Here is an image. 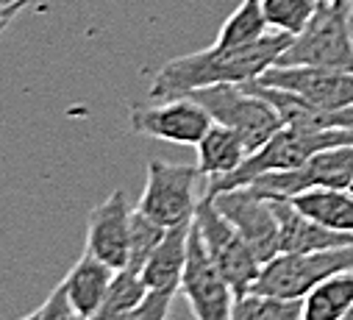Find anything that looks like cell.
Masks as SVG:
<instances>
[{
    "label": "cell",
    "mask_w": 353,
    "mask_h": 320,
    "mask_svg": "<svg viewBox=\"0 0 353 320\" xmlns=\"http://www.w3.org/2000/svg\"><path fill=\"white\" fill-rule=\"evenodd\" d=\"M353 309V268L317 284L301 301V320H345Z\"/></svg>",
    "instance_id": "ac0fdd59"
},
{
    "label": "cell",
    "mask_w": 353,
    "mask_h": 320,
    "mask_svg": "<svg viewBox=\"0 0 353 320\" xmlns=\"http://www.w3.org/2000/svg\"><path fill=\"white\" fill-rule=\"evenodd\" d=\"M145 298H148V287H145L142 276L131 273V270H117L109 284V292L92 320H120L128 312H134Z\"/></svg>",
    "instance_id": "ffe728a7"
},
{
    "label": "cell",
    "mask_w": 353,
    "mask_h": 320,
    "mask_svg": "<svg viewBox=\"0 0 353 320\" xmlns=\"http://www.w3.org/2000/svg\"><path fill=\"white\" fill-rule=\"evenodd\" d=\"M20 320H37V312H31V314H26V317H20Z\"/></svg>",
    "instance_id": "f1b7e54d"
},
{
    "label": "cell",
    "mask_w": 353,
    "mask_h": 320,
    "mask_svg": "<svg viewBox=\"0 0 353 320\" xmlns=\"http://www.w3.org/2000/svg\"><path fill=\"white\" fill-rule=\"evenodd\" d=\"M353 184V145H339L314 153L309 162L287 173H268L248 184L264 198L292 201L309 190H350Z\"/></svg>",
    "instance_id": "ba28073f"
},
{
    "label": "cell",
    "mask_w": 353,
    "mask_h": 320,
    "mask_svg": "<svg viewBox=\"0 0 353 320\" xmlns=\"http://www.w3.org/2000/svg\"><path fill=\"white\" fill-rule=\"evenodd\" d=\"M292 206L325 228L353 234V190H309L295 195Z\"/></svg>",
    "instance_id": "e0dca14e"
},
{
    "label": "cell",
    "mask_w": 353,
    "mask_h": 320,
    "mask_svg": "<svg viewBox=\"0 0 353 320\" xmlns=\"http://www.w3.org/2000/svg\"><path fill=\"white\" fill-rule=\"evenodd\" d=\"M231 320H301V301H281L270 295L248 292L236 298Z\"/></svg>",
    "instance_id": "7402d4cb"
},
{
    "label": "cell",
    "mask_w": 353,
    "mask_h": 320,
    "mask_svg": "<svg viewBox=\"0 0 353 320\" xmlns=\"http://www.w3.org/2000/svg\"><path fill=\"white\" fill-rule=\"evenodd\" d=\"M268 26L279 34L298 37L317 12V0H261Z\"/></svg>",
    "instance_id": "44dd1931"
},
{
    "label": "cell",
    "mask_w": 353,
    "mask_h": 320,
    "mask_svg": "<svg viewBox=\"0 0 353 320\" xmlns=\"http://www.w3.org/2000/svg\"><path fill=\"white\" fill-rule=\"evenodd\" d=\"M198 150V170L201 176L214 184L231 173H236L242 168V162L250 156L248 145L242 142V137L220 123H212V128L203 134V139L195 145Z\"/></svg>",
    "instance_id": "2e32d148"
},
{
    "label": "cell",
    "mask_w": 353,
    "mask_h": 320,
    "mask_svg": "<svg viewBox=\"0 0 353 320\" xmlns=\"http://www.w3.org/2000/svg\"><path fill=\"white\" fill-rule=\"evenodd\" d=\"M20 14V9H3L0 6V34H3L9 26H12V20Z\"/></svg>",
    "instance_id": "484cf974"
},
{
    "label": "cell",
    "mask_w": 353,
    "mask_h": 320,
    "mask_svg": "<svg viewBox=\"0 0 353 320\" xmlns=\"http://www.w3.org/2000/svg\"><path fill=\"white\" fill-rule=\"evenodd\" d=\"M175 290H161V292H148V298L134 309L128 312L125 317L120 320H167L170 317V309H172V301H175Z\"/></svg>",
    "instance_id": "cb8c5ba5"
},
{
    "label": "cell",
    "mask_w": 353,
    "mask_h": 320,
    "mask_svg": "<svg viewBox=\"0 0 353 320\" xmlns=\"http://www.w3.org/2000/svg\"><path fill=\"white\" fill-rule=\"evenodd\" d=\"M190 234H192V223L167 228V234L159 243V248L153 251L148 265L139 270L148 292H161V290H175V292H179L181 276H184V268H187Z\"/></svg>",
    "instance_id": "5bb4252c"
},
{
    "label": "cell",
    "mask_w": 353,
    "mask_h": 320,
    "mask_svg": "<svg viewBox=\"0 0 353 320\" xmlns=\"http://www.w3.org/2000/svg\"><path fill=\"white\" fill-rule=\"evenodd\" d=\"M350 48H353V12H350Z\"/></svg>",
    "instance_id": "83f0119b"
},
{
    "label": "cell",
    "mask_w": 353,
    "mask_h": 320,
    "mask_svg": "<svg viewBox=\"0 0 353 320\" xmlns=\"http://www.w3.org/2000/svg\"><path fill=\"white\" fill-rule=\"evenodd\" d=\"M131 214L128 198L123 190H114L101 201L86 220V254L98 257L114 270L128 268V243H131Z\"/></svg>",
    "instance_id": "4fadbf2b"
},
{
    "label": "cell",
    "mask_w": 353,
    "mask_h": 320,
    "mask_svg": "<svg viewBox=\"0 0 353 320\" xmlns=\"http://www.w3.org/2000/svg\"><path fill=\"white\" fill-rule=\"evenodd\" d=\"M212 198L220 214L228 217L236 226V231L248 239V246L253 248L261 265H268L281 254V226L270 198L259 195L250 187L214 192Z\"/></svg>",
    "instance_id": "9c48e42d"
},
{
    "label": "cell",
    "mask_w": 353,
    "mask_h": 320,
    "mask_svg": "<svg viewBox=\"0 0 353 320\" xmlns=\"http://www.w3.org/2000/svg\"><path fill=\"white\" fill-rule=\"evenodd\" d=\"M128 123L137 134L170 145H198L212 128V114L190 95L159 101L156 106H131Z\"/></svg>",
    "instance_id": "8fae6325"
},
{
    "label": "cell",
    "mask_w": 353,
    "mask_h": 320,
    "mask_svg": "<svg viewBox=\"0 0 353 320\" xmlns=\"http://www.w3.org/2000/svg\"><path fill=\"white\" fill-rule=\"evenodd\" d=\"M179 292L187 301L195 320H231L236 295H234L231 284L223 279V273L214 268V262L209 259L195 223H192V234H190L187 268H184Z\"/></svg>",
    "instance_id": "30bf717a"
},
{
    "label": "cell",
    "mask_w": 353,
    "mask_h": 320,
    "mask_svg": "<svg viewBox=\"0 0 353 320\" xmlns=\"http://www.w3.org/2000/svg\"><path fill=\"white\" fill-rule=\"evenodd\" d=\"M164 234H167L164 226H159L156 220H150L148 214L134 209V214H131V243H128V268L125 270L139 273L148 265V259L153 257V251L159 248Z\"/></svg>",
    "instance_id": "603a6c76"
},
{
    "label": "cell",
    "mask_w": 353,
    "mask_h": 320,
    "mask_svg": "<svg viewBox=\"0 0 353 320\" xmlns=\"http://www.w3.org/2000/svg\"><path fill=\"white\" fill-rule=\"evenodd\" d=\"M28 3H31V0H0V6H3V9H20V12H23Z\"/></svg>",
    "instance_id": "4316f807"
},
{
    "label": "cell",
    "mask_w": 353,
    "mask_h": 320,
    "mask_svg": "<svg viewBox=\"0 0 353 320\" xmlns=\"http://www.w3.org/2000/svg\"><path fill=\"white\" fill-rule=\"evenodd\" d=\"M114 273H117L114 268H109L106 262H101L98 257L86 254V251L72 265V270L67 273V279L61 284H64L67 298H70V303L81 320H92L98 314Z\"/></svg>",
    "instance_id": "9a60e30c"
},
{
    "label": "cell",
    "mask_w": 353,
    "mask_h": 320,
    "mask_svg": "<svg viewBox=\"0 0 353 320\" xmlns=\"http://www.w3.org/2000/svg\"><path fill=\"white\" fill-rule=\"evenodd\" d=\"M270 31L268 17H264L261 0H242V3L228 14V20L223 23L214 45L217 48H242V45H253L259 39H264Z\"/></svg>",
    "instance_id": "d6986e66"
},
{
    "label": "cell",
    "mask_w": 353,
    "mask_h": 320,
    "mask_svg": "<svg viewBox=\"0 0 353 320\" xmlns=\"http://www.w3.org/2000/svg\"><path fill=\"white\" fill-rule=\"evenodd\" d=\"M350 190H353V184H350Z\"/></svg>",
    "instance_id": "4dcf8cb0"
},
{
    "label": "cell",
    "mask_w": 353,
    "mask_h": 320,
    "mask_svg": "<svg viewBox=\"0 0 353 320\" xmlns=\"http://www.w3.org/2000/svg\"><path fill=\"white\" fill-rule=\"evenodd\" d=\"M339 145H353V131H301V128L284 126L259 150H253L236 173L209 184V195L236 190V187H248V184H253L256 179L268 176V173L295 170L303 162H309L314 153L328 150V148H339Z\"/></svg>",
    "instance_id": "7a4b0ae2"
},
{
    "label": "cell",
    "mask_w": 353,
    "mask_h": 320,
    "mask_svg": "<svg viewBox=\"0 0 353 320\" xmlns=\"http://www.w3.org/2000/svg\"><path fill=\"white\" fill-rule=\"evenodd\" d=\"M350 268H353V246L312 251V254H279L268 265H261V273L250 292L281 301H303L317 284Z\"/></svg>",
    "instance_id": "5b68a950"
},
{
    "label": "cell",
    "mask_w": 353,
    "mask_h": 320,
    "mask_svg": "<svg viewBox=\"0 0 353 320\" xmlns=\"http://www.w3.org/2000/svg\"><path fill=\"white\" fill-rule=\"evenodd\" d=\"M350 12V0L317 3V12L309 20V26L281 53L279 67H328L353 72Z\"/></svg>",
    "instance_id": "3957f363"
},
{
    "label": "cell",
    "mask_w": 353,
    "mask_h": 320,
    "mask_svg": "<svg viewBox=\"0 0 353 320\" xmlns=\"http://www.w3.org/2000/svg\"><path fill=\"white\" fill-rule=\"evenodd\" d=\"M192 223L203 239L209 259L223 273V279L231 284L234 295L236 298L248 295L261 273V262L253 254V248L248 246V239L236 231V226L220 214V209L214 206V198L209 192H206V198H201Z\"/></svg>",
    "instance_id": "277c9868"
},
{
    "label": "cell",
    "mask_w": 353,
    "mask_h": 320,
    "mask_svg": "<svg viewBox=\"0 0 353 320\" xmlns=\"http://www.w3.org/2000/svg\"><path fill=\"white\" fill-rule=\"evenodd\" d=\"M256 81L295 92L298 98L323 106V109H347L353 106V72L328 70V67H279L273 64Z\"/></svg>",
    "instance_id": "7c38bea8"
},
{
    "label": "cell",
    "mask_w": 353,
    "mask_h": 320,
    "mask_svg": "<svg viewBox=\"0 0 353 320\" xmlns=\"http://www.w3.org/2000/svg\"><path fill=\"white\" fill-rule=\"evenodd\" d=\"M295 37L290 34H268L264 39L242 48H206L198 53H187L179 59H170L159 67L150 84L153 101H170L184 98L206 87L217 84H248L268 72L273 64H279L281 53L290 48Z\"/></svg>",
    "instance_id": "6da1fadb"
},
{
    "label": "cell",
    "mask_w": 353,
    "mask_h": 320,
    "mask_svg": "<svg viewBox=\"0 0 353 320\" xmlns=\"http://www.w3.org/2000/svg\"><path fill=\"white\" fill-rule=\"evenodd\" d=\"M317 3H331V0H317Z\"/></svg>",
    "instance_id": "f546056e"
},
{
    "label": "cell",
    "mask_w": 353,
    "mask_h": 320,
    "mask_svg": "<svg viewBox=\"0 0 353 320\" xmlns=\"http://www.w3.org/2000/svg\"><path fill=\"white\" fill-rule=\"evenodd\" d=\"M350 3H353V0H350Z\"/></svg>",
    "instance_id": "1f68e13d"
},
{
    "label": "cell",
    "mask_w": 353,
    "mask_h": 320,
    "mask_svg": "<svg viewBox=\"0 0 353 320\" xmlns=\"http://www.w3.org/2000/svg\"><path fill=\"white\" fill-rule=\"evenodd\" d=\"M198 165H172L153 159L148 162L145 173V190L139 195L137 209L156 220L164 228H175L195 220L198 209Z\"/></svg>",
    "instance_id": "52a82bcc"
},
{
    "label": "cell",
    "mask_w": 353,
    "mask_h": 320,
    "mask_svg": "<svg viewBox=\"0 0 353 320\" xmlns=\"http://www.w3.org/2000/svg\"><path fill=\"white\" fill-rule=\"evenodd\" d=\"M190 98H195L212 114L214 123L236 131L250 153L259 150L276 131L284 128V120L276 112V106H270L261 95L245 90L242 84L206 87L192 92Z\"/></svg>",
    "instance_id": "8992f818"
},
{
    "label": "cell",
    "mask_w": 353,
    "mask_h": 320,
    "mask_svg": "<svg viewBox=\"0 0 353 320\" xmlns=\"http://www.w3.org/2000/svg\"><path fill=\"white\" fill-rule=\"evenodd\" d=\"M37 320H81V317L75 314L70 298H67L64 284H59V287L45 298V303L37 309Z\"/></svg>",
    "instance_id": "d4e9b609"
}]
</instances>
